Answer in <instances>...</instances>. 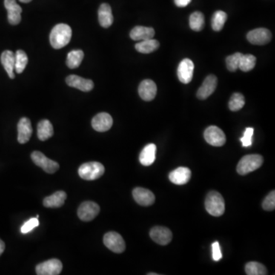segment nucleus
I'll return each mask as SVG.
<instances>
[{
    "instance_id": "nucleus-15",
    "label": "nucleus",
    "mask_w": 275,
    "mask_h": 275,
    "mask_svg": "<svg viewBox=\"0 0 275 275\" xmlns=\"http://www.w3.org/2000/svg\"><path fill=\"white\" fill-rule=\"evenodd\" d=\"M152 240L161 245H166L172 240V233L170 230L163 227H155L150 231Z\"/></svg>"
},
{
    "instance_id": "nucleus-10",
    "label": "nucleus",
    "mask_w": 275,
    "mask_h": 275,
    "mask_svg": "<svg viewBox=\"0 0 275 275\" xmlns=\"http://www.w3.org/2000/svg\"><path fill=\"white\" fill-rule=\"evenodd\" d=\"M272 38L271 32L268 29H254L250 31L247 35V39L250 43L256 45H263L270 42Z\"/></svg>"
},
{
    "instance_id": "nucleus-17",
    "label": "nucleus",
    "mask_w": 275,
    "mask_h": 275,
    "mask_svg": "<svg viewBox=\"0 0 275 275\" xmlns=\"http://www.w3.org/2000/svg\"><path fill=\"white\" fill-rule=\"evenodd\" d=\"M140 97L144 101H152L157 94V86L152 80H144L138 87Z\"/></svg>"
},
{
    "instance_id": "nucleus-43",
    "label": "nucleus",
    "mask_w": 275,
    "mask_h": 275,
    "mask_svg": "<svg viewBox=\"0 0 275 275\" xmlns=\"http://www.w3.org/2000/svg\"><path fill=\"white\" fill-rule=\"evenodd\" d=\"M148 275H158V274H156V273H149V274H147Z\"/></svg>"
},
{
    "instance_id": "nucleus-26",
    "label": "nucleus",
    "mask_w": 275,
    "mask_h": 275,
    "mask_svg": "<svg viewBox=\"0 0 275 275\" xmlns=\"http://www.w3.org/2000/svg\"><path fill=\"white\" fill-rule=\"evenodd\" d=\"M54 135L53 126L47 119L40 121L38 125V137L41 141H46Z\"/></svg>"
},
{
    "instance_id": "nucleus-40",
    "label": "nucleus",
    "mask_w": 275,
    "mask_h": 275,
    "mask_svg": "<svg viewBox=\"0 0 275 275\" xmlns=\"http://www.w3.org/2000/svg\"><path fill=\"white\" fill-rule=\"evenodd\" d=\"M191 0H174L175 5L178 7H186L187 5L190 4Z\"/></svg>"
},
{
    "instance_id": "nucleus-1",
    "label": "nucleus",
    "mask_w": 275,
    "mask_h": 275,
    "mask_svg": "<svg viewBox=\"0 0 275 275\" xmlns=\"http://www.w3.org/2000/svg\"><path fill=\"white\" fill-rule=\"evenodd\" d=\"M72 37L71 28L66 24H58L50 34V43L55 49H61L70 42Z\"/></svg>"
},
{
    "instance_id": "nucleus-9",
    "label": "nucleus",
    "mask_w": 275,
    "mask_h": 275,
    "mask_svg": "<svg viewBox=\"0 0 275 275\" xmlns=\"http://www.w3.org/2000/svg\"><path fill=\"white\" fill-rule=\"evenodd\" d=\"M204 138L206 141L213 146L220 147L224 145L227 141L225 133L219 127L211 126L204 132Z\"/></svg>"
},
{
    "instance_id": "nucleus-2",
    "label": "nucleus",
    "mask_w": 275,
    "mask_h": 275,
    "mask_svg": "<svg viewBox=\"0 0 275 275\" xmlns=\"http://www.w3.org/2000/svg\"><path fill=\"white\" fill-rule=\"evenodd\" d=\"M207 211L213 216H220L225 212V201L222 195L217 191H211L206 198Z\"/></svg>"
},
{
    "instance_id": "nucleus-34",
    "label": "nucleus",
    "mask_w": 275,
    "mask_h": 275,
    "mask_svg": "<svg viewBox=\"0 0 275 275\" xmlns=\"http://www.w3.org/2000/svg\"><path fill=\"white\" fill-rule=\"evenodd\" d=\"M245 104V97H244L243 95L239 93H235L229 102V108L231 111H239L241 109L243 108Z\"/></svg>"
},
{
    "instance_id": "nucleus-5",
    "label": "nucleus",
    "mask_w": 275,
    "mask_h": 275,
    "mask_svg": "<svg viewBox=\"0 0 275 275\" xmlns=\"http://www.w3.org/2000/svg\"><path fill=\"white\" fill-rule=\"evenodd\" d=\"M104 243L109 249L118 254L123 253L126 250V243L123 238L116 232L107 233L104 236Z\"/></svg>"
},
{
    "instance_id": "nucleus-37",
    "label": "nucleus",
    "mask_w": 275,
    "mask_h": 275,
    "mask_svg": "<svg viewBox=\"0 0 275 275\" xmlns=\"http://www.w3.org/2000/svg\"><path fill=\"white\" fill-rule=\"evenodd\" d=\"M262 207L267 211H272L275 209V191L273 190L264 199Z\"/></svg>"
},
{
    "instance_id": "nucleus-31",
    "label": "nucleus",
    "mask_w": 275,
    "mask_h": 275,
    "mask_svg": "<svg viewBox=\"0 0 275 275\" xmlns=\"http://www.w3.org/2000/svg\"><path fill=\"white\" fill-rule=\"evenodd\" d=\"M227 20V14L223 11H216L212 18V28L216 32H219L224 27Z\"/></svg>"
},
{
    "instance_id": "nucleus-39",
    "label": "nucleus",
    "mask_w": 275,
    "mask_h": 275,
    "mask_svg": "<svg viewBox=\"0 0 275 275\" xmlns=\"http://www.w3.org/2000/svg\"><path fill=\"white\" fill-rule=\"evenodd\" d=\"M212 253H213V259L215 262H219L222 259V255L221 253L219 242H213V245H212Z\"/></svg>"
},
{
    "instance_id": "nucleus-16",
    "label": "nucleus",
    "mask_w": 275,
    "mask_h": 275,
    "mask_svg": "<svg viewBox=\"0 0 275 275\" xmlns=\"http://www.w3.org/2000/svg\"><path fill=\"white\" fill-rule=\"evenodd\" d=\"M67 85L73 88L78 89L84 92H89L93 90L94 84L91 80L84 79L78 75H70L66 79Z\"/></svg>"
},
{
    "instance_id": "nucleus-18",
    "label": "nucleus",
    "mask_w": 275,
    "mask_h": 275,
    "mask_svg": "<svg viewBox=\"0 0 275 275\" xmlns=\"http://www.w3.org/2000/svg\"><path fill=\"white\" fill-rule=\"evenodd\" d=\"M133 197L139 205L148 207L155 203V196L151 190L142 187H136L133 191Z\"/></svg>"
},
{
    "instance_id": "nucleus-25",
    "label": "nucleus",
    "mask_w": 275,
    "mask_h": 275,
    "mask_svg": "<svg viewBox=\"0 0 275 275\" xmlns=\"http://www.w3.org/2000/svg\"><path fill=\"white\" fill-rule=\"evenodd\" d=\"M157 147L155 144H148L140 154L139 161L144 166H150L155 162L156 158Z\"/></svg>"
},
{
    "instance_id": "nucleus-12",
    "label": "nucleus",
    "mask_w": 275,
    "mask_h": 275,
    "mask_svg": "<svg viewBox=\"0 0 275 275\" xmlns=\"http://www.w3.org/2000/svg\"><path fill=\"white\" fill-rule=\"evenodd\" d=\"M4 6L8 12V20L12 26H16L21 22V6L17 4L15 0H4Z\"/></svg>"
},
{
    "instance_id": "nucleus-14",
    "label": "nucleus",
    "mask_w": 275,
    "mask_h": 275,
    "mask_svg": "<svg viewBox=\"0 0 275 275\" xmlns=\"http://www.w3.org/2000/svg\"><path fill=\"white\" fill-rule=\"evenodd\" d=\"M113 120L109 113H101L92 119V127L96 131L104 133L113 127Z\"/></svg>"
},
{
    "instance_id": "nucleus-38",
    "label": "nucleus",
    "mask_w": 275,
    "mask_h": 275,
    "mask_svg": "<svg viewBox=\"0 0 275 275\" xmlns=\"http://www.w3.org/2000/svg\"><path fill=\"white\" fill-rule=\"evenodd\" d=\"M254 134V129L246 128L244 133L243 137L240 138L243 147H249L253 144V136Z\"/></svg>"
},
{
    "instance_id": "nucleus-24",
    "label": "nucleus",
    "mask_w": 275,
    "mask_h": 275,
    "mask_svg": "<svg viewBox=\"0 0 275 275\" xmlns=\"http://www.w3.org/2000/svg\"><path fill=\"white\" fill-rule=\"evenodd\" d=\"M67 199V194L64 191H57L51 196L44 198L43 204L47 208H58L62 207Z\"/></svg>"
},
{
    "instance_id": "nucleus-11",
    "label": "nucleus",
    "mask_w": 275,
    "mask_h": 275,
    "mask_svg": "<svg viewBox=\"0 0 275 275\" xmlns=\"http://www.w3.org/2000/svg\"><path fill=\"white\" fill-rule=\"evenodd\" d=\"M194 64L191 60L185 58L180 63L178 68V77L183 84H189L193 79Z\"/></svg>"
},
{
    "instance_id": "nucleus-27",
    "label": "nucleus",
    "mask_w": 275,
    "mask_h": 275,
    "mask_svg": "<svg viewBox=\"0 0 275 275\" xmlns=\"http://www.w3.org/2000/svg\"><path fill=\"white\" fill-rule=\"evenodd\" d=\"M159 42L155 39H147L141 41L136 44V51L140 53L150 54L159 47Z\"/></svg>"
},
{
    "instance_id": "nucleus-13",
    "label": "nucleus",
    "mask_w": 275,
    "mask_h": 275,
    "mask_svg": "<svg viewBox=\"0 0 275 275\" xmlns=\"http://www.w3.org/2000/svg\"><path fill=\"white\" fill-rule=\"evenodd\" d=\"M217 86V78L215 75L210 74L204 80L201 87L197 90L196 96L199 99H206L213 94Z\"/></svg>"
},
{
    "instance_id": "nucleus-28",
    "label": "nucleus",
    "mask_w": 275,
    "mask_h": 275,
    "mask_svg": "<svg viewBox=\"0 0 275 275\" xmlns=\"http://www.w3.org/2000/svg\"><path fill=\"white\" fill-rule=\"evenodd\" d=\"M84 53L81 50L71 51L69 52L67 58V65L69 68H78L84 59Z\"/></svg>"
},
{
    "instance_id": "nucleus-4",
    "label": "nucleus",
    "mask_w": 275,
    "mask_h": 275,
    "mask_svg": "<svg viewBox=\"0 0 275 275\" xmlns=\"http://www.w3.org/2000/svg\"><path fill=\"white\" fill-rule=\"evenodd\" d=\"M264 159L260 155H248L244 156L237 165V172L241 175L248 174L259 169L263 164Z\"/></svg>"
},
{
    "instance_id": "nucleus-29",
    "label": "nucleus",
    "mask_w": 275,
    "mask_h": 275,
    "mask_svg": "<svg viewBox=\"0 0 275 275\" xmlns=\"http://www.w3.org/2000/svg\"><path fill=\"white\" fill-rule=\"evenodd\" d=\"M190 27L195 32H201L204 27L205 18L204 14L201 12H195L190 16Z\"/></svg>"
},
{
    "instance_id": "nucleus-23",
    "label": "nucleus",
    "mask_w": 275,
    "mask_h": 275,
    "mask_svg": "<svg viewBox=\"0 0 275 275\" xmlns=\"http://www.w3.org/2000/svg\"><path fill=\"white\" fill-rule=\"evenodd\" d=\"M15 54L12 51L6 50L2 53L1 62L11 79L15 78Z\"/></svg>"
},
{
    "instance_id": "nucleus-41",
    "label": "nucleus",
    "mask_w": 275,
    "mask_h": 275,
    "mask_svg": "<svg viewBox=\"0 0 275 275\" xmlns=\"http://www.w3.org/2000/svg\"><path fill=\"white\" fill-rule=\"evenodd\" d=\"M5 248H6V245H5L4 242H3V240H1L0 239V256H2V254H3V252H4Z\"/></svg>"
},
{
    "instance_id": "nucleus-42",
    "label": "nucleus",
    "mask_w": 275,
    "mask_h": 275,
    "mask_svg": "<svg viewBox=\"0 0 275 275\" xmlns=\"http://www.w3.org/2000/svg\"><path fill=\"white\" fill-rule=\"evenodd\" d=\"M19 1L23 3H30L32 0H19Z\"/></svg>"
},
{
    "instance_id": "nucleus-3",
    "label": "nucleus",
    "mask_w": 275,
    "mask_h": 275,
    "mask_svg": "<svg viewBox=\"0 0 275 275\" xmlns=\"http://www.w3.org/2000/svg\"><path fill=\"white\" fill-rule=\"evenodd\" d=\"M105 167L99 162L91 161L82 164L78 169L79 176L85 181H95L104 175Z\"/></svg>"
},
{
    "instance_id": "nucleus-21",
    "label": "nucleus",
    "mask_w": 275,
    "mask_h": 275,
    "mask_svg": "<svg viewBox=\"0 0 275 275\" xmlns=\"http://www.w3.org/2000/svg\"><path fill=\"white\" fill-rule=\"evenodd\" d=\"M98 17H99V24L102 27L107 29L113 24V15L110 5L107 3H103L99 6Z\"/></svg>"
},
{
    "instance_id": "nucleus-30",
    "label": "nucleus",
    "mask_w": 275,
    "mask_h": 275,
    "mask_svg": "<svg viewBox=\"0 0 275 275\" xmlns=\"http://www.w3.org/2000/svg\"><path fill=\"white\" fill-rule=\"evenodd\" d=\"M15 70L17 73H21L28 64V56L22 50H18L15 55Z\"/></svg>"
},
{
    "instance_id": "nucleus-6",
    "label": "nucleus",
    "mask_w": 275,
    "mask_h": 275,
    "mask_svg": "<svg viewBox=\"0 0 275 275\" xmlns=\"http://www.w3.org/2000/svg\"><path fill=\"white\" fill-rule=\"evenodd\" d=\"M31 158L37 166L41 167L47 173H54L59 169V164L56 161L49 159L44 154L38 151L34 152L31 155Z\"/></svg>"
},
{
    "instance_id": "nucleus-22",
    "label": "nucleus",
    "mask_w": 275,
    "mask_h": 275,
    "mask_svg": "<svg viewBox=\"0 0 275 275\" xmlns=\"http://www.w3.org/2000/svg\"><path fill=\"white\" fill-rule=\"evenodd\" d=\"M155 33V30L152 28L136 26L130 32V38L134 41H144L153 38Z\"/></svg>"
},
{
    "instance_id": "nucleus-33",
    "label": "nucleus",
    "mask_w": 275,
    "mask_h": 275,
    "mask_svg": "<svg viewBox=\"0 0 275 275\" xmlns=\"http://www.w3.org/2000/svg\"><path fill=\"white\" fill-rule=\"evenodd\" d=\"M256 64V58L253 55H243L239 63V68L244 72H248L254 69Z\"/></svg>"
},
{
    "instance_id": "nucleus-32",
    "label": "nucleus",
    "mask_w": 275,
    "mask_h": 275,
    "mask_svg": "<svg viewBox=\"0 0 275 275\" xmlns=\"http://www.w3.org/2000/svg\"><path fill=\"white\" fill-rule=\"evenodd\" d=\"M245 272L248 275L268 274V271L265 265L256 262H248L245 265Z\"/></svg>"
},
{
    "instance_id": "nucleus-35",
    "label": "nucleus",
    "mask_w": 275,
    "mask_h": 275,
    "mask_svg": "<svg viewBox=\"0 0 275 275\" xmlns=\"http://www.w3.org/2000/svg\"><path fill=\"white\" fill-rule=\"evenodd\" d=\"M242 55H243L242 53L237 52L234 55L227 57L226 62H227V69L230 71L235 72L239 69V63H240Z\"/></svg>"
},
{
    "instance_id": "nucleus-19",
    "label": "nucleus",
    "mask_w": 275,
    "mask_h": 275,
    "mask_svg": "<svg viewBox=\"0 0 275 275\" xmlns=\"http://www.w3.org/2000/svg\"><path fill=\"white\" fill-rule=\"evenodd\" d=\"M190 178H191V170L188 167H178L169 174L170 181L177 185H184L187 184Z\"/></svg>"
},
{
    "instance_id": "nucleus-7",
    "label": "nucleus",
    "mask_w": 275,
    "mask_h": 275,
    "mask_svg": "<svg viewBox=\"0 0 275 275\" xmlns=\"http://www.w3.org/2000/svg\"><path fill=\"white\" fill-rule=\"evenodd\" d=\"M101 211L99 205L92 201L83 203L78 210V217L84 222L93 220L99 214Z\"/></svg>"
},
{
    "instance_id": "nucleus-8",
    "label": "nucleus",
    "mask_w": 275,
    "mask_h": 275,
    "mask_svg": "<svg viewBox=\"0 0 275 275\" xmlns=\"http://www.w3.org/2000/svg\"><path fill=\"white\" fill-rule=\"evenodd\" d=\"M63 265L61 261L53 259L42 262L36 266L38 275H58L62 271Z\"/></svg>"
},
{
    "instance_id": "nucleus-20",
    "label": "nucleus",
    "mask_w": 275,
    "mask_h": 275,
    "mask_svg": "<svg viewBox=\"0 0 275 275\" xmlns=\"http://www.w3.org/2000/svg\"><path fill=\"white\" fill-rule=\"evenodd\" d=\"M32 127L30 119L21 118L18 123V141L20 144H26L30 140L32 135Z\"/></svg>"
},
{
    "instance_id": "nucleus-36",
    "label": "nucleus",
    "mask_w": 275,
    "mask_h": 275,
    "mask_svg": "<svg viewBox=\"0 0 275 275\" xmlns=\"http://www.w3.org/2000/svg\"><path fill=\"white\" fill-rule=\"evenodd\" d=\"M38 226H39L38 218H32V219H29V220L23 224L22 227H21V233L22 234L30 233L31 231H32L34 229L36 228Z\"/></svg>"
}]
</instances>
